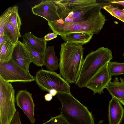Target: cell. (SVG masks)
Wrapping results in <instances>:
<instances>
[{
	"mask_svg": "<svg viewBox=\"0 0 124 124\" xmlns=\"http://www.w3.org/2000/svg\"><path fill=\"white\" fill-rule=\"evenodd\" d=\"M120 103L123 104L124 106V98L118 99Z\"/></svg>",
	"mask_w": 124,
	"mask_h": 124,
	"instance_id": "32",
	"label": "cell"
},
{
	"mask_svg": "<svg viewBox=\"0 0 124 124\" xmlns=\"http://www.w3.org/2000/svg\"><path fill=\"white\" fill-rule=\"evenodd\" d=\"M101 8L106 10L111 15L124 23V8L120 9L108 3H101Z\"/></svg>",
	"mask_w": 124,
	"mask_h": 124,
	"instance_id": "19",
	"label": "cell"
},
{
	"mask_svg": "<svg viewBox=\"0 0 124 124\" xmlns=\"http://www.w3.org/2000/svg\"><path fill=\"white\" fill-rule=\"evenodd\" d=\"M109 4H115L120 5L124 7V0H109Z\"/></svg>",
	"mask_w": 124,
	"mask_h": 124,
	"instance_id": "28",
	"label": "cell"
},
{
	"mask_svg": "<svg viewBox=\"0 0 124 124\" xmlns=\"http://www.w3.org/2000/svg\"><path fill=\"white\" fill-rule=\"evenodd\" d=\"M57 9L58 6L54 0H46L32 7L31 11L34 14L51 22L60 19Z\"/></svg>",
	"mask_w": 124,
	"mask_h": 124,
	"instance_id": "8",
	"label": "cell"
},
{
	"mask_svg": "<svg viewBox=\"0 0 124 124\" xmlns=\"http://www.w3.org/2000/svg\"><path fill=\"white\" fill-rule=\"evenodd\" d=\"M15 90L0 77V124H10L16 112Z\"/></svg>",
	"mask_w": 124,
	"mask_h": 124,
	"instance_id": "5",
	"label": "cell"
},
{
	"mask_svg": "<svg viewBox=\"0 0 124 124\" xmlns=\"http://www.w3.org/2000/svg\"><path fill=\"white\" fill-rule=\"evenodd\" d=\"M4 35L15 45L18 41L19 38L16 30L9 22L4 29Z\"/></svg>",
	"mask_w": 124,
	"mask_h": 124,
	"instance_id": "24",
	"label": "cell"
},
{
	"mask_svg": "<svg viewBox=\"0 0 124 124\" xmlns=\"http://www.w3.org/2000/svg\"><path fill=\"white\" fill-rule=\"evenodd\" d=\"M23 43L32 62L38 67L43 66V56L28 43Z\"/></svg>",
	"mask_w": 124,
	"mask_h": 124,
	"instance_id": "18",
	"label": "cell"
},
{
	"mask_svg": "<svg viewBox=\"0 0 124 124\" xmlns=\"http://www.w3.org/2000/svg\"><path fill=\"white\" fill-rule=\"evenodd\" d=\"M57 35L54 32L49 33L44 37V38L46 41H49L56 38L57 37Z\"/></svg>",
	"mask_w": 124,
	"mask_h": 124,
	"instance_id": "27",
	"label": "cell"
},
{
	"mask_svg": "<svg viewBox=\"0 0 124 124\" xmlns=\"http://www.w3.org/2000/svg\"><path fill=\"white\" fill-rule=\"evenodd\" d=\"M108 62L102 67L91 79L85 86L93 91L94 95L96 93L100 94L103 93L104 89L111 81L112 78L109 75L108 70Z\"/></svg>",
	"mask_w": 124,
	"mask_h": 124,
	"instance_id": "9",
	"label": "cell"
},
{
	"mask_svg": "<svg viewBox=\"0 0 124 124\" xmlns=\"http://www.w3.org/2000/svg\"><path fill=\"white\" fill-rule=\"evenodd\" d=\"M56 4L60 19L48 23L57 35L79 32L97 34L103 28L106 20L101 12V3L83 6Z\"/></svg>",
	"mask_w": 124,
	"mask_h": 124,
	"instance_id": "1",
	"label": "cell"
},
{
	"mask_svg": "<svg viewBox=\"0 0 124 124\" xmlns=\"http://www.w3.org/2000/svg\"><path fill=\"white\" fill-rule=\"evenodd\" d=\"M93 34L85 32H73L62 35L61 38L68 44H75L83 45L89 42Z\"/></svg>",
	"mask_w": 124,
	"mask_h": 124,
	"instance_id": "13",
	"label": "cell"
},
{
	"mask_svg": "<svg viewBox=\"0 0 124 124\" xmlns=\"http://www.w3.org/2000/svg\"><path fill=\"white\" fill-rule=\"evenodd\" d=\"M54 46H49L47 48L43 56L44 65L49 70L54 71L59 66L58 59L55 55Z\"/></svg>",
	"mask_w": 124,
	"mask_h": 124,
	"instance_id": "16",
	"label": "cell"
},
{
	"mask_svg": "<svg viewBox=\"0 0 124 124\" xmlns=\"http://www.w3.org/2000/svg\"><path fill=\"white\" fill-rule=\"evenodd\" d=\"M56 4L62 6H83L91 4L96 2V0H54Z\"/></svg>",
	"mask_w": 124,
	"mask_h": 124,
	"instance_id": "21",
	"label": "cell"
},
{
	"mask_svg": "<svg viewBox=\"0 0 124 124\" xmlns=\"http://www.w3.org/2000/svg\"><path fill=\"white\" fill-rule=\"evenodd\" d=\"M35 80L40 88L49 92L51 89L57 92L69 93L70 87L69 83L56 72L41 69L36 73Z\"/></svg>",
	"mask_w": 124,
	"mask_h": 124,
	"instance_id": "6",
	"label": "cell"
},
{
	"mask_svg": "<svg viewBox=\"0 0 124 124\" xmlns=\"http://www.w3.org/2000/svg\"><path fill=\"white\" fill-rule=\"evenodd\" d=\"M124 109L118 99L112 97L108 104L109 124H120L123 118Z\"/></svg>",
	"mask_w": 124,
	"mask_h": 124,
	"instance_id": "12",
	"label": "cell"
},
{
	"mask_svg": "<svg viewBox=\"0 0 124 124\" xmlns=\"http://www.w3.org/2000/svg\"><path fill=\"white\" fill-rule=\"evenodd\" d=\"M108 70L109 74L111 77L113 76L124 74V62L110 61L108 64Z\"/></svg>",
	"mask_w": 124,
	"mask_h": 124,
	"instance_id": "20",
	"label": "cell"
},
{
	"mask_svg": "<svg viewBox=\"0 0 124 124\" xmlns=\"http://www.w3.org/2000/svg\"><path fill=\"white\" fill-rule=\"evenodd\" d=\"M23 42L28 43L42 56L47 49V41L44 38H38L31 32H27L23 36Z\"/></svg>",
	"mask_w": 124,
	"mask_h": 124,
	"instance_id": "14",
	"label": "cell"
},
{
	"mask_svg": "<svg viewBox=\"0 0 124 124\" xmlns=\"http://www.w3.org/2000/svg\"><path fill=\"white\" fill-rule=\"evenodd\" d=\"M11 124H22L20 118L19 113L16 112L12 120Z\"/></svg>",
	"mask_w": 124,
	"mask_h": 124,
	"instance_id": "26",
	"label": "cell"
},
{
	"mask_svg": "<svg viewBox=\"0 0 124 124\" xmlns=\"http://www.w3.org/2000/svg\"><path fill=\"white\" fill-rule=\"evenodd\" d=\"M61 114L69 124H94L92 113L71 93L57 92Z\"/></svg>",
	"mask_w": 124,
	"mask_h": 124,
	"instance_id": "3",
	"label": "cell"
},
{
	"mask_svg": "<svg viewBox=\"0 0 124 124\" xmlns=\"http://www.w3.org/2000/svg\"><path fill=\"white\" fill-rule=\"evenodd\" d=\"M0 77L5 81L26 83L35 80V78L29 71L23 70L15 64L11 60L0 62Z\"/></svg>",
	"mask_w": 124,
	"mask_h": 124,
	"instance_id": "7",
	"label": "cell"
},
{
	"mask_svg": "<svg viewBox=\"0 0 124 124\" xmlns=\"http://www.w3.org/2000/svg\"><path fill=\"white\" fill-rule=\"evenodd\" d=\"M11 60L23 70L29 71V66L32 62L23 43L20 41L15 45Z\"/></svg>",
	"mask_w": 124,
	"mask_h": 124,
	"instance_id": "11",
	"label": "cell"
},
{
	"mask_svg": "<svg viewBox=\"0 0 124 124\" xmlns=\"http://www.w3.org/2000/svg\"><path fill=\"white\" fill-rule=\"evenodd\" d=\"M7 39L4 35L0 36V48L3 46L5 41Z\"/></svg>",
	"mask_w": 124,
	"mask_h": 124,
	"instance_id": "29",
	"label": "cell"
},
{
	"mask_svg": "<svg viewBox=\"0 0 124 124\" xmlns=\"http://www.w3.org/2000/svg\"><path fill=\"white\" fill-rule=\"evenodd\" d=\"M84 48L82 45H61L59 66L60 74L69 84L76 83L84 60Z\"/></svg>",
	"mask_w": 124,
	"mask_h": 124,
	"instance_id": "2",
	"label": "cell"
},
{
	"mask_svg": "<svg viewBox=\"0 0 124 124\" xmlns=\"http://www.w3.org/2000/svg\"><path fill=\"white\" fill-rule=\"evenodd\" d=\"M18 7L17 6L10 15L8 22L10 23L16 31L19 37H21L20 30L22 25L21 20L18 13Z\"/></svg>",
	"mask_w": 124,
	"mask_h": 124,
	"instance_id": "23",
	"label": "cell"
},
{
	"mask_svg": "<svg viewBox=\"0 0 124 124\" xmlns=\"http://www.w3.org/2000/svg\"><path fill=\"white\" fill-rule=\"evenodd\" d=\"M49 93L51 94L53 96H54L56 95L57 92L55 89H51L49 91Z\"/></svg>",
	"mask_w": 124,
	"mask_h": 124,
	"instance_id": "31",
	"label": "cell"
},
{
	"mask_svg": "<svg viewBox=\"0 0 124 124\" xmlns=\"http://www.w3.org/2000/svg\"><path fill=\"white\" fill-rule=\"evenodd\" d=\"M113 58L111 50L107 47H100L90 52L83 61L76 85L80 88L85 87L91 79Z\"/></svg>",
	"mask_w": 124,
	"mask_h": 124,
	"instance_id": "4",
	"label": "cell"
},
{
	"mask_svg": "<svg viewBox=\"0 0 124 124\" xmlns=\"http://www.w3.org/2000/svg\"><path fill=\"white\" fill-rule=\"evenodd\" d=\"M17 106L29 118L31 123L35 122L34 115V103L31 94L26 90L18 92L16 98Z\"/></svg>",
	"mask_w": 124,
	"mask_h": 124,
	"instance_id": "10",
	"label": "cell"
},
{
	"mask_svg": "<svg viewBox=\"0 0 124 124\" xmlns=\"http://www.w3.org/2000/svg\"><path fill=\"white\" fill-rule=\"evenodd\" d=\"M41 124H69L65 119L60 114L51 117L48 121Z\"/></svg>",
	"mask_w": 124,
	"mask_h": 124,
	"instance_id": "25",
	"label": "cell"
},
{
	"mask_svg": "<svg viewBox=\"0 0 124 124\" xmlns=\"http://www.w3.org/2000/svg\"><path fill=\"white\" fill-rule=\"evenodd\" d=\"M15 45L7 39L0 48V62L10 60Z\"/></svg>",
	"mask_w": 124,
	"mask_h": 124,
	"instance_id": "17",
	"label": "cell"
},
{
	"mask_svg": "<svg viewBox=\"0 0 124 124\" xmlns=\"http://www.w3.org/2000/svg\"><path fill=\"white\" fill-rule=\"evenodd\" d=\"M116 77L113 81H110L106 86V88L112 97L117 99L124 98V79Z\"/></svg>",
	"mask_w": 124,
	"mask_h": 124,
	"instance_id": "15",
	"label": "cell"
},
{
	"mask_svg": "<svg viewBox=\"0 0 124 124\" xmlns=\"http://www.w3.org/2000/svg\"><path fill=\"white\" fill-rule=\"evenodd\" d=\"M17 6L8 8L1 15L0 18V36L4 35L5 28L7 24L9 17Z\"/></svg>",
	"mask_w": 124,
	"mask_h": 124,
	"instance_id": "22",
	"label": "cell"
},
{
	"mask_svg": "<svg viewBox=\"0 0 124 124\" xmlns=\"http://www.w3.org/2000/svg\"><path fill=\"white\" fill-rule=\"evenodd\" d=\"M44 98L46 101H50L52 99L53 96L49 93H47L45 95Z\"/></svg>",
	"mask_w": 124,
	"mask_h": 124,
	"instance_id": "30",
	"label": "cell"
}]
</instances>
